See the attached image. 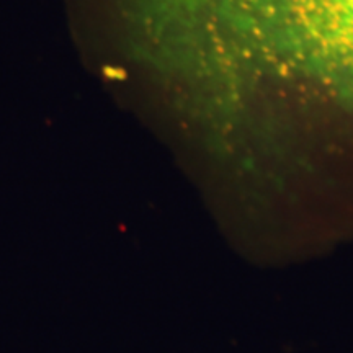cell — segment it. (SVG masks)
Returning a JSON list of instances; mask_svg holds the SVG:
<instances>
[{
    "label": "cell",
    "instance_id": "cell-1",
    "mask_svg": "<svg viewBox=\"0 0 353 353\" xmlns=\"http://www.w3.org/2000/svg\"><path fill=\"white\" fill-rule=\"evenodd\" d=\"M234 105L353 112V0H218Z\"/></svg>",
    "mask_w": 353,
    "mask_h": 353
}]
</instances>
